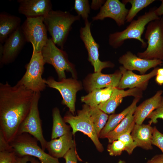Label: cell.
<instances>
[{
    "label": "cell",
    "instance_id": "obj_1",
    "mask_svg": "<svg viewBox=\"0 0 163 163\" xmlns=\"http://www.w3.org/2000/svg\"><path fill=\"white\" fill-rule=\"evenodd\" d=\"M35 92L17 84L0 83V131L10 143L28 114Z\"/></svg>",
    "mask_w": 163,
    "mask_h": 163
},
{
    "label": "cell",
    "instance_id": "obj_2",
    "mask_svg": "<svg viewBox=\"0 0 163 163\" xmlns=\"http://www.w3.org/2000/svg\"><path fill=\"white\" fill-rule=\"evenodd\" d=\"M80 18L68 11L52 10L43 17V22L52 41L62 50L72 25Z\"/></svg>",
    "mask_w": 163,
    "mask_h": 163
},
{
    "label": "cell",
    "instance_id": "obj_3",
    "mask_svg": "<svg viewBox=\"0 0 163 163\" xmlns=\"http://www.w3.org/2000/svg\"><path fill=\"white\" fill-rule=\"evenodd\" d=\"M155 9L152 8L144 14L138 17L137 19L133 20L123 31L110 34L108 39L110 45L117 49L122 46L126 40L134 39L141 43L142 47H147V43L142 38L141 36L147 24L160 18V17L157 14Z\"/></svg>",
    "mask_w": 163,
    "mask_h": 163
},
{
    "label": "cell",
    "instance_id": "obj_4",
    "mask_svg": "<svg viewBox=\"0 0 163 163\" xmlns=\"http://www.w3.org/2000/svg\"><path fill=\"white\" fill-rule=\"evenodd\" d=\"M33 48L30 60L25 66L26 72L17 84L35 92H40L46 86L45 79L42 77L46 63L41 51H38Z\"/></svg>",
    "mask_w": 163,
    "mask_h": 163
},
{
    "label": "cell",
    "instance_id": "obj_5",
    "mask_svg": "<svg viewBox=\"0 0 163 163\" xmlns=\"http://www.w3.org/2000/svg\"><path fill=\"white\" fill-rule=\"evenodd\" d=\"M89 110V106L85 104L82 110L78 111L77 115L75 116L68 112L64 116L63 119L72 128L73 135L78 131L82 133L91 139L97 150L102 152L104 148L99 140Z\"/></svg>",
    "mask_w": 163,
    "mask_h": 163
},
{
    "label": "cell",
    "instance_id": "obj_6",
    "mask_svg": "<svg viewBox=\"0 0 163 163\" xmlns=\"http://www.w3.org/2000/svg\"><path fill=\"white\" fill-rule=\"evenodd\" d=\"M147 40L146 50L137 56L146 59H158L163 61V16L148 24L145 34Z\"/></svg>",
    "mask_w": 163,
    "mask_h": 163
},
{
    "label": "cell",
    "instance_id": "obj_7",
    "mask_svg": "<svg viewBox=\"0 0 163 163\" xmlns=\"http://www.w3.org/2000/svg\"><path fill=\"white\" fill-rule=\"evenodd\" d=\"M38 141L31 135L25 133L17 135L10 144L17 156L36 157L41 163H60L58 158L45 152L38 145Z\"/></svg>",
    "mask_w": 163,
    "mask_h": 163
},
{
    "label": "cell",
    "instance_id": "obj_8",
    "mask_svg": "<svg viewBox=\"0 0 163 163\" xmlns=\"http://www.w3.org/2000/svg\"><path fill=\"white\" fill-rule=\"evenodd\" d=\"M41 53L46 63L51 65L54 68L59 80L66 78V71L70 72L75 78L74 66L69 61L67 54L57 47L51 38L48 39Z\"/></svg>",
    "mask_w": 163,
    "mask_h": 163
},
{
    "label": "cell",
    "instance_id": "obj_9",
    "mask_svg": "<svg viewBox=\"0 0 163 163\" xmlns=\"http://www.w3.org/2000/svg\"><path fill=\"white\" fill-rule=\"evenodd\" d=\"M40 97V92L35 93L30 111L20 125L17 135L25 133L30 134L40 142L42 149L45 151L47 142L43 136L38 109Z\"/></svg>",
    "mask_w": 163,
    "mask_h": 163
},
{
    "label": "cell",
    "instance_id": "obj_10",
    "mask_svg": "<svg viewBox=\"0 0 163 163\" xmlns=\"http://www.w3.org/2000/svg\"><path fill=\"white\" fill-rule=\"evenodd\" d=\"M21 27L27 42L31 43L36 50L41 51L49 39L43 17L27 18Z\"/></svg>",
    "mask_w": 163,
    "mask_h": 163
},
{
    "label": "cell",
    "instance_id": "obj_11",
    "mask_svg": "<svg viewBox=\"0 0 163 163\" xmlns=\"http://www.w3.org/2000/svg\"><path fill=\"white\" fill-rule=\"evenodd\" d=\"M45 82L48 87L59 91L62 98V104L66 105L74 115L76 93L82 88L79 82L72 78H65L57 81L51 77L45 79Z\"/></svg>",
    "mask_w": 163,
    "mask_h": 163
},
{
    "label": "cell",
    "instance_id": "obj_12",
    "mask_svg": "<svg viewBox=\"0 0 163 163\" xmlns=\"http://www.w3.org/2000/svg\"><path fill=\"white\" fill-rule=\"evenodd\" d=\"M85 25L80 30V37L83 42L88 55V60L94 67V72H100L106 68H112L114 64L110 61H101L99 59V45L92 35L91 23L88 20L85 21Z\"/></svg>",
    "mask_w": 163,
    "mask_h": 163
},
{
    "label": "cell",
    "instance_id": "obj_13",
    "mask_svg": "<svg viewBox=\"0 0 163 163\" xmlns=\"http://www.w3.org/2000/svg\"><path fill=\"white\" fill-rule=\"evenodd\" d=\"M126 5L119 0H107L99 13L92 18L93 21L103 20L106 18L113 19L119 27L123 25L129 10Z\"/></svg>",
    "mask_w": 163,
    "mask_h": 163
},
{
    "label": "cell",
    "instance_id": "obj_14",
    "mask_svg": "<svg viewBox=\"0 0 163 163\" xmlns=\"http://www.w3.org/2000/svg\"><path fill=\"white\" fill-rule=\"evenodd\" d=\"M26 42L20 27L5 42L3 46L2 54L0 56V65L8 64L13 62Z\"/></svg>",
    "mask_w": 163,
    "mask_h": 163
},
{
    "label": "cell",
    "instance_id": "obj_15",
    "mask_svg": "<svg viewBox=\"0 0 163 163\" xmlns=\"http://www.w3.org/2000/svg\"><path fill=\"white\" fill-rule=\"evenodd\" d=\"M158 68H155L148 74L138 75L132 71L126 70L123 66H120L119 70L122 76L117 88L120 89L138 88L144 90L146 88L149 80L156 75Z\"/></svg>",
    "mask_w": 163,
    "mask_h": 163
},
{
    "label": "cell",
    "instance_id": "obj_16",
    "mask_svg": "<svg viewBox=\"0 0 163 163\" xmlns=\"http://www.w3.org/2000/svg\"><path fill=\"white\" fill-rule=\"evenodd\" d=\"M118 61L126 70H137L142 75L150 69L163 64V61L161 60L141 58L129 51L121 56Z\"/></svg>",
    "mask_w": 163,
    "mask_h": 163
},
{
    "label": "cell",
    "instance_id": "obj_17",
    "mask_svg": "<svg viewBox=\"0 0 163 163\" xmlns=\"http://www.w3.org/2000/svg\"><path fill=\"white\" fill-rule=\"evenodd\" d=\"M19 13L26 18L44 17L52 10L50 0H18Z\"/></svg>",
    "mask_w": 163,
    "mask_h": 163
},
{
    "label": "cell",
    "instance_id": "obj_18",
    "mask_svg": "<svg viewBox=\"0 0 163 163\" xmlns=\"http://www.w3.org/2000/svg\"><path fill=\"white\" fill-rule=\"evenodd\" d=\"M122 74L120 70L112 74H105L96 72L91 74L86 83L87 90L90 92L96 89L105 87L117 88Z\"/></svg>",
    "mask_w": 163,
    "mask_h": 163
},
{
    "label": "cell",
    "instance_id": "obj_19",
    "mask_svg": "<svg viewBox=\"0 0 163 163\" xmlns=\"http://www.w3.org/2000/svg\"><path fill=\"white\" fill-rule=\"evenodd\" d=\"M142 90L138 88L129 89L127 90L115 88L110 97L105 102L98 106V108L107 114L113 113L117 107L121 103L124 97L133 96L141 98Z\"/></svg>",
    "mask_w": 163,
    "mask_h": 163
},
{
    "label": "cell",
    "instance_id": "obj_20",
    "mask_svg": "<svg viewBox=\"0 0 163 163\" xmlns=\"http://www.w3.org/2000/svg\"><path fill=\"white\" fill-rule=\"evenodd\" d=\"M73 135L72 132L70 131L58 138L47 142L46 149L48 154L58 159L63 158L70 149L75 146Z\"/></svg>",
    "mask_w": 163,
    "mask_h": 163
},
{
    "label": "cell",
    "instance_id": "obj_21",
    "mask_svg": "<svg viewBox=\"0 0 163 163\" xmlns=\"http://www.w3.org/2000/svg\"><path fill=\"white\" fill-rule=\"evenodd\" d=\"M162 93L161 90L158 91L153 96L136 107L133 114L135 124H142L148 116L157 108L162 100Z\"/></svg>",
    "mask_w": 163,
    "mask_h": 163
},
{
    "label": "cell",
    "instance_id": "obj_22",
    "mask_svg": "<svg viewBox=\"0 0 163 163\" xmlns=\"http://www.w3.org/2000/svg\"><path fill=\"white\" fill-rule=\"evenodd\" d=\"M153 129L149 124L134 125L131 135L137 147L147 150L153 149L152 140Z\"/></svg>",
    "mask_w": 163,
    "mask_h": 163
},
{
    "label": "cell",
    "instance_id": "obj_23",
    "mask_svg": "<svg viewBox=\"0 0 163 163\" xmlns=\"http://www.w3.org/2000/svg\"><path fill=\"white\" fill-rule=\"evenodd\" d=\"M21 18L5 12L0 13V42L4 43L8 37L21 26Z\"/></svg>",
    "mask_w": 163,
    "mask_h": 163
},
{
    "label": "cell",
    "instance_id": "obj_24",
    "mask_svg": "<svg viewBox=\"0 0 163 163\" xmlns=\"http://www.w3.org/2000/svg\"><path fill=\"white\" fill-rule=\"evenodd\" d=\"M140 98L135 97L131 104L121 112L110 115L105 126L100 133L99 138H105L108 133L113 130L131 110L136 106Z\"/></svg>",
    "mask_w": 163,
    "mask_h": 163
},
{
    "label": "cell",
    "instance_id": "obj_25",
    "mask_svg": "<svg viewBox=\"0 0 163 163\" xmlns=\"http://www.w3.org/2000/svg\"><path fill=\"white\" fill-rule=\"evenodd\" d=\"M114 88L109 87L94 89L88 94L82 97L81 101L89 106H98L110 97Z\"/></svg>",
    "mask_w": 163,
    "mask_h": 163
},
{
    "label": "cell",
    "instance_id": "obj_26",
    "mask_svg": "<svg viewBox=\"0 0 163 163\" xmlns=\"http://www.w3.org/2000/svg\"><path fill=\"white\" fill-rule=\"evenodd\" d=\"M137 106L134 107L122 120L117 127L110 132L106 136L109 143L117 140L121 135L127 132L129 129L133 128L135 123L133 114Z\"/></svg>",
    "mask_w": 163,
    "mask_h": 163
},
{
    "label": "cell",
    "instance_id": "obj_27",
    "mask_svg": "<svg viewBox=\"0 0 163 163\" xmlns=\"http://www.w3.org/2000/svg\"><path fill=\"white\" fill-rule=\"evenodd\" d=\"M53 126L51 139L58 138L69 132L71 126L66 124L62 117L59 109L57 107L52 110Z\"/></svg>",
    "mask_w": 163,
    "mask_h": 163
},
{
    "label": "cell",
    "instance_id": "obj_28",
    "mask_svg": "<svg viewBox=\"0 0 163 163\" xmlns=\"http://www.w3.org/2000/svg\"><path fill=\"white\" fill-rule=\"evenodd\" d=\"M89 111L96 132L99 138L100 133L105 126L109 116L100 109L98 106H89Z\"/></svg>",
    "mask_w": 163,
    "mask_h": 163
},
{
    "label": "cell",
    "instance_id": "obj_29",
    "mask_svg": "<svg viewBox=\"0 0 163 163\" xmlns=\"http://www.w3.org/2000/svg\"><path fill=\"white\" fill-rule=\"evenodd\" d=\"M155 0H124L122 2L125 5L128 3L131 5L126 18V22H131L138 13L144 8L147 7Z\"/></svg>",
    "mask_w": 163,
    "mask_h": 163
},
{
    "label": "cell",
    "instance_id": "obj_30",
    "mask_svg": "<svg viewBox=\"0 0 163 163\" xmlns=\"http://www.w3.org/2000/svg\"><path fill=\"white\" fill-rule=\"evenodd\" d=\"M90 6L88 0H75L74 9L78 15L81 17L85 21L88 20L90 11Z\"/></svg>",
    "mask_w": 163,
    "mask_h": 163
},
{
    "label": "cell",
    "instance_id": "obj_31",
    "mask_svg": "<svg viewBox=\"0 0 163 163\" xmlns=\"http://www.w3.org/2000/svg\"><path fill=\"white\" fill-rule=\"evenodd\" d=\"M133 128L120 136L117 139L123 142L125 146V150L129 154H131L134 149L137 147L136 144L133 140L130 134Z\"/></svg>",
    "mask_w": 163,
    "mask_h": 163
},
{
    "label": "cell",
    "instance_id": "obj_32",
    "mask_svg": "<svg viewBox=\"0 0 163 163\" xmlns=\"http://www.w3.org/2000/svg\"><path fill=\"white\" fill-rule=\"evenodd\" d=\"M107 150L109 155L112 156L120 155L125 150V146L122 141L117 139L113 141L109 144Z\"/></svg>",
    "mask_w": 163,
    "mask_h": 163
},
{
    "label": "cell",
    "instance_id": "obj_33",
    "mask_svg": "<svg viewBox=\"0 0 163 163\" xmlns=\"http://www.w3.org/2000/svg\"><path fill=\"white\" fill-rule=\"evenodd\" d=\"M147 118L150 119L149 122L150 125L152 123H157L158 119L159 118L163 120V97L158 107L148 116Z\"/></svg>",
    "mask_w": 163,
    "mask_h": 163
},
{
    "label": "cell",
    "instance_id": "obj_34",
    "mask_svg": "<svg viewBox=\"0 0 163 163\" xmlns=\"http://www.w3.org/2000/svg\"><path fill=\"white\" fill-rule=\"evenodd\" d=\"M153 129L152 143L158 148L161 151L163 154V134L154 126Z\"/></svg>",
    "mask_w": 163,
    "mask_h": 163
},
{
    "label": "cell",
    "instance_id": "obj_35",
    "mask_svg": "<svg viewBox=\"0 0 163 163\" xmlns=\"http://www.w3.org/2000/svg\"><path fill=\"white\" fill-rule=\"evenodd\" d=\"M16 157L13 151L0 152V163H15Z\"/></svg>",
    "mask_w": 163,
    "mask_h": 163
},
{
    "label": "cell",
    "instance_id": "obj_36",
    "mask_svg": "<svg viewBox=\"0 0 163 163\" xmlns=\"http://www.w3.org/2000/svg\"><path fill=\"white\" fill-rule=\"evenodd\" d=\"M63 158L65 163H78L79 159L76 150L75 146L70 149L64 156Z\"/></svg>",
    "mask_w": 163,
    "mask_h": 163
},
{
    "label": "cell",
    "instance_id": "obj_37",
    "mask_svg": "<svg viewBox=\"0 0 163 163\" xmlns=\"http://www.w3.org/2000/svg\"><path fill=\"white\" fill-rule=\"evenodd\" d=\"M4 151H13L10 144L7 141L0 131V152Z\"/></svg>",
    "mask_w": 163,
    "mask_h": 163
},
{
    "label": "cell",
    "instance_id": "obj_38",
    "mask_svg": "<svg viewBox=\"0 0 163 163\" xmlns=\"http://www.w3.org/2000/svg\"><path fill=\"white\" fill-rule=\"evenodd\" d=\"M155 81L159 85H163V68H158Z\"/></svg>",
    "mask_w": 163,
    "mask_h": 163
},
{
    "label": "cell",
    "instance_id": "obj_39",
    "mask_svg": "<svg viewBox=\"0 0 163 163\" xmlns=\"http://www.w3.org/2000/svg\"><path fill=\"white\" fill-rule=\"evenodd\" d=\"M106 1L103 0H93L92 1L91 8L94 10H97L100 8L104 4Z\"/></svg>",
    "mask_w": 163,
    "mask_h": 163
},
{
    "label": "cell",
    "instance_id": "obj_40",
    "mask_svg": "<svg viewBox=\"0 0 163 163\" xmlns=\"http://www.w3.org/2000/svg\"><path fill=\"white\" fill-rule=\"evenodd\" d=\"M146 163H163V154L155 155Z\"/></svg>",
    "mask_w": 163,
    "mask_h": 163
},
{
    "label": "cell",
    "instance_id": "obj_41",
    "mask_svg": "<svg viewBox=\"0 0 163 163\" xmlns=\"http://www.w3.org/2000/svg\"><path fill=\"white\" fill-rule=\"evenodd\" d=\"M30 157V156L29 155L17 156L15 163H27L29 161Z\"/></svg>",
    "mask_w": 163,
    "mask_h": 163
},
{
    "label": "cell",
    "instance_id": "obj_42",
    "mask_svg": "<svg viewBox=\"0 0 163 163\" xmlns=\"http://www.w3.org/2000/svg\"><path fill=\"white\" fill-rule=\"evenodd\" d=\"M161 2L160 6L155 9L156 12L159 17L163 16V0H160Z\"/></svg>",
    "mask_w": 163,
    "mask_h": 163
},
{
    "label": "cell",
    "instance_id": "obj_43",
    "mask_svg": "<svg viewBox=\"0 0 163 163\" xmlns=\"http://www.w3.org/2000/svg\"><path fill=\"white\" fill-rule=\"evenodd\" d=\"M29 161L30 163H40L34 157L32 156H30Z\"/></svg>",
    "mask_w": 163,
    "mask_h": 163
},
{
    "label": "cell",
    "instance_id": "obj_44",
    "mask_svg": "<svg viewBox=\"0 0 163 163\" xmlns=\"http://www.w3.org/2000/svg\"><path fill=\"white\" fill-rule=\"evenodd\" d=\"M118 163H126V162L124 160H120L118 161Z\"/></svg>",
    "mask_w": 163,
    "mask_h": 163
}]
</instances>
